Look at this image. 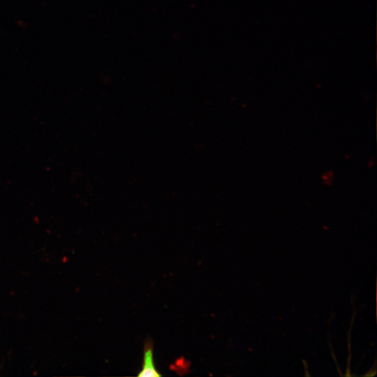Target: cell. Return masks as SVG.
I'll return each mask as SVG.
<instances>
[{"label":"cell","mask_w":377,"mask_h":377,"mask_svg":"<svg viewBox=\"0 0 377 377\" xmlns=\"http://www.w3.org/2000/svg\"><path fill=\"white\" fill-rule=\"evenodd\" d=\"M153 351V343L149 339H147L144 346L142 369L138 376L158 377L161 376L155 367Z\"/></svg>","instance_id":"obj_1"}]
</instances>
